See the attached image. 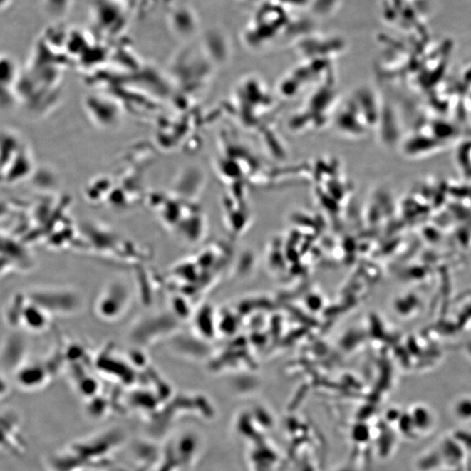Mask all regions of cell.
Returning <instances> with one entry per match:
<instances>
[{
	"instance_id": "obj_1",
	"label": "cell",
	"mask_w": 471,
	"mask_h": 471,
	"mask_svg": "<svg viewBox=\"0 0 471 471\" xmlns=\"http://www.w3.org/2000/svg\"><path fill=\"white\" fill-rule=\"evenodd\" d=\"M410 420L414 429L416 438L426 437L435 430L437 418L430 408L418 405L413 410Z\"/></svg>"
},
{
	"instance_id": "obj_3",
	"label": "cell",
	"mask_w": 471,
	"mask_h": 471,
	"mask_svg": "<svg viewBox=\"0 0 471 471\" xmlns=\"http://www.w3.org/2000/svg\"><path fill=\"white\" fill-rule=\"evenodd\" d=\"M453 418L459 423L471 424V398H463L455 400L451 408Z\"/></svg>"
},
{
	"instance_id": "obj_2",
	"label": "cell",
	"mask_w": 471,
	"mask_h": 471,
	"mask_svg": "<svg viewBox=\"0 0 471 471\" xmlns=\"http://www.w3.org/2000/svg\"><path fill=\"white\" fill-rule=\"evenodd\" d=\"M48 314L42 307L29 301L22 307L19 321L26 328L41 331L46 328L48 324Z\"/></svg>"
}]
</instances>
